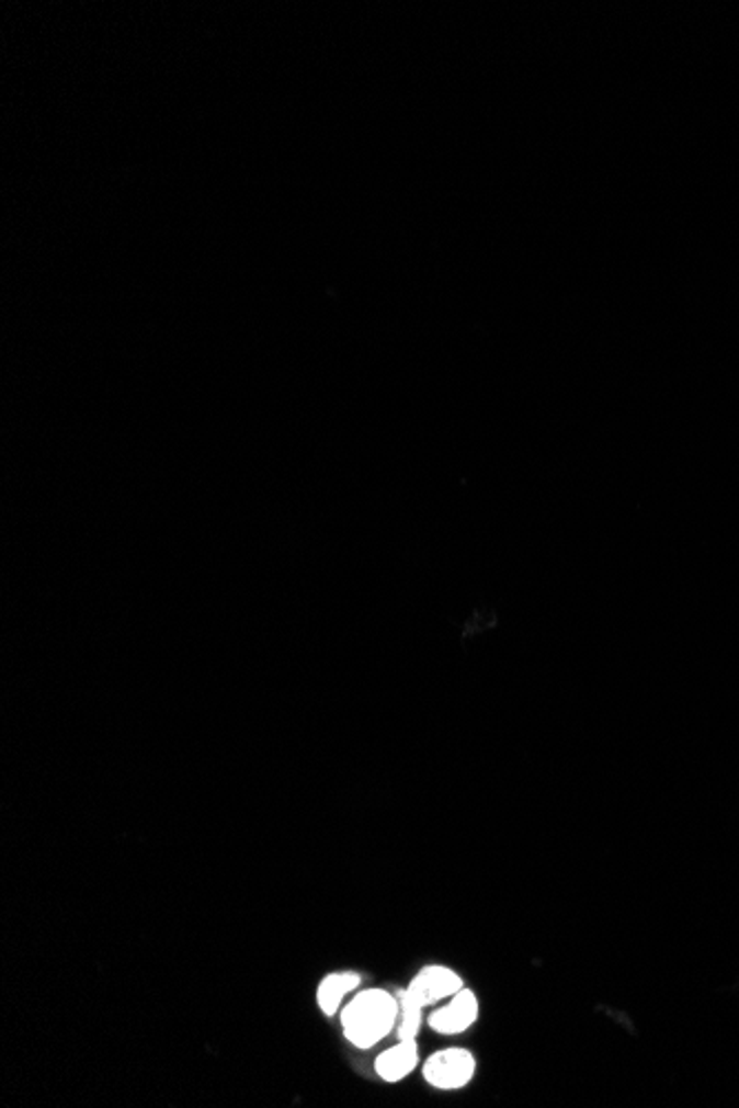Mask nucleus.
<instances>
[{
    "label": "nucleus",
    "mask_w": 739,
    "mask_h": 1108,
    "mask_svg": "<svg viewBox=\"0 0 739 1108\" xmlns=\"http://www.w3.org/2000/svg\"><path fill=\"white\" fill-rule=\"evenodd\" d=\"M478 1014H480V1005H478L476 994L471 990L463 987L452 998H447V1003L443 1007H439L430 1014L428 1025L436 1033L458 1036L476 1025Z\"/></svg>",
    "instance_id": "obj_4"
},
{
    "label": "nucleus",
    "mask_w": 739,
    "mask_h": 1108,
    "mask_svg": "<svg viewBox=\"0 0 739 1108\" xmlns=\"http://www.w3.org/2000/svg\"><path fill=\"white\" fill-rule=\"evenodd\" d=\"M421 1069L430 1086L439 1090H458L474 1079L476 1058L467 1049L450 1047L432 1053Z\"/></svg>",
    "instance_id": "obj_3"
},
{
    "label": "nucleus",
    "mask_w": 739,
    "mask_h": 1108,
    "mask_svg": "<svg viewBox=\"0 0 739 1108\" xmlns=\"http://www.w3.org/2000/svg\"><path fill=\"white\" fill-rule=\"evenodd\" d=\"M361 985V974L356 972H332L321 979L317 985V1007L326 1018H334L341 1014L345 998L356 994Z\"/></svg>",
    "instance_id": "obj_5"
},
{
    "label": "nucleus",
    "mask_w": 739,
    "mask_h": 1108,
    "mask_svg": "<svg viewBox=\"0 0 739 1108\" xmlns=\"http://www.w3.org/2000/svg\"><path fill=\"white\" fill-rule=\"evenodd\" d=\"M465 983L456 969L447 964H425L421 972L410 981V985L399 994V1022L397 1036L399 1040H417L423 1027V1011L432 1005H439L452 998Z\"/></svg>",
    "instance_id": "obj_2"
},
{
    "label": "nucleus",
    "mask_w": 739,
    "mask_h": 1108,
    "mask_svg": "<svg viewBox=\"0 0 739 1108\" xmlns=\"http://www.w3.org/2000/svg\"><path fill=\"white\" fill-rule=\"evenodd\" d=\"M399 1011V996L382 987L356 992L339 1014L343 1036L361 1051L373 1049L397 1031Z\"/></svg>",
    "instance_id": "obj_1"
},
{
    "label": "nucleus",
    "mask_w": 739,
    "mask_h": 1108,
    "mask_svg": "<svg viewBox=\"0 0 739 1108\" xmlns=\"http://www.w3.org/2000/svg\"><path fill=\"white\" fill-rule=\"evenodd\" d=\"M419 1066V1042L417 1040H399L395 1047H388L382 1051L375 1060V1071L377 1075L388 1082L397 1084L406 1079L408 1075L414 1073Z\"/></svg>",
    "instance_id": "obj_6"
}]
</instances>
